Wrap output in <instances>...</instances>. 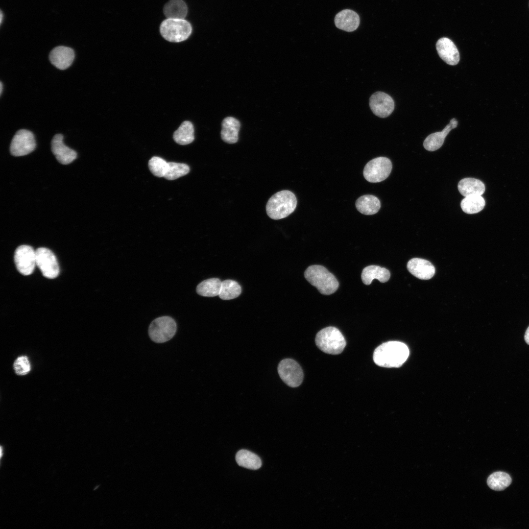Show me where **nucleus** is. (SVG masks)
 <instances>
[{"label": "nucleus", "instance_id": "b1692460", "mask_svg": "<svg viewBox=\"0 0 529 529\" xmlns=\"http://www.w3.org/2000/svg\"><path fill=\"white\" fill-rule=\"evenodd\" d=\"M173 138L176 143L180 145H187L192 143L194 139L192 123L188 120L183 121L174 132Z\"/></svg>", "mask_w": 529, "mask_h": 529}, {"label": "nucleus", "instance_id": "5701e85b", "mask_svg": "<svg viewBox=\"0 0 529 529\" xmlns=\"http://www.w3.org/2000/svg\"><path fill=\"white\" fill-rule=\"evenodd\" d=\"M164 13L167 18L184 19L188 7L183 0H170L164 6Z\"/></svg>", "mask_w": 529, "mask_h": 529}, {"label": "nucleus", "instance_id": "a878e982", "mask_svg": "<svg viewBox=\"0 0 529 529\" xmlns=\"http://www.w3.org/2000/svg\"><path fill=\"white\" fill-rule=\"evenodd\" d=\"M221 281L217 278H210L200 283L196 287L197 293L202 296L214 297L220 292Z\"/></svg>", "mask_w": 529, "mask_h": 529}, {"label": "nucleus", "instance_id": "bb28decb", "mask_svg": "<svg viewBox=\"0 0 529 529\" xmlns=\"http://www.w3.org/2000/svg\"><path fill=\"white\" fill-rule=\"evenodd\" d=\"M485 201L481 195H471L465 197L460 203L462 211L468 214H476L483 210Z\"/></svg>", "mask_w": 529, "mask_h": 529}, {"label": "nucleus", "instance_id": "7c9ffc66", "mask_svg": "<svg viewBox=\"0 0 529 529\" xmlns=\"http://www.w3.org/2000/svg\"><path fill=\"white\" fill-rule=\"evenodd\" d=\"M148 167L154 175L162 177L165 176L168 171V162L162 158L154 156L149 160Z\"/></svg>", "mask_w": 529, "mask_h": 529}, {"label": "nucleus", "instance_id": "9b49d317", "mask_svg": "<svg viewBox=\"0 0 529 529\" xmlns=\"http://www.w3.org/2000/svg\"><path fill=\"white\" fill-rule=\"evenodd\" d=\"M14 261L20 273L24 275H30L36 265V251L29 245H21L15 250Z\"/></svg>", "mask_w": 529, "mask_h": 529}, {"label": "nucleus", "instance_id": "aec40b11", "mask_svg": "<svg viewBox=\"0 0 529 529\" xmlns=\"http://www.w3.org/2000/svg\"><path fill=\"white\" fill-rule=\"evenodd\" d=\"M390 277V273L388 270L375 265L364 268L361 274L362 281L366 285H370L374 279L381 283H385L389 279Z\"/></svg>", "mask_w": 529, "mask_h": 529}, {"label": "nucleus", "instance_id": "423d86ee", "mask_svg": "<svg viewBox=\"0 0 529 529\" xmlns=\"http://www.w3.org/2000/svg\"><path fill=\"white\" fill-rule=\"evenodd\" d=\"M175 321L168 316L159 317L153 320L148 328V335L154 342L161 343L171 339L176 332Z\"/></svg>", "mask_w": 529, "mask_h": 529}, {"label": "nucleus", "instance_id": "393cba45", "mask_svg": "<svg viewBox=\"0 0 529 529\" xmlns=\"http://www.w3.org/2000/svg\"><path fill=\"white\" fill-rule=\"evenodd\" d=\"M236 460L239 465L249 469L257 470L262 466L260 458L247 450L238 451L236 456Z\"/></svg>", "mask_w": 529, "mask_h": 529}, {"label": "nucleus", "instance_id": "6ab92c4d", "mask_svg": "<svg viewBox=\"0 0 529 529\" xmlns=\"http://www.w3.org/2000/svg\"><path fill=\"white\" fill-rule=\"evenodd\" d=\"M240 124L235 118L228 117L222 122L221 137L222 140L228 144H235L238 141V133Z\"/></svg>", "mask_w": 529, "mask_h": 529}, {"label": "nucleus", "instance_id": "1a4fd4ad", "mask_svg": "<svg viewBox=\"0 0 529 529\" xmlns=\"http://www.w3.org/2000/svg\"><path fill=\"white\" fill-rule=\"evenodd\" d=\"M36 265L46 278L53 279L59 273V267L55 255L49 249L40 247L36 250Z\"/></svg>", "mask_w": 529, "mask_h": 529}, {"label": "nucleus", "instance_id": "72a5a7b5", "mask_svg": "<svg viewBox=\"0 0 529 529\" xmlns=\"http://www.w3.org/2000/svg\"><path fill=\"white\" fill-rule=\"evenodd\" d=\"M2 17H3L2 12L1 11H0V24H1V22H2Z\"/></svg>", "mask_w": 529, "mask_h": 529}, {"label": "nucleus", "instance_id": "ddd939ff", "mask_svg": "<svg viewBox=\"0 0 529 529\" xmlns=\"http://www.w3.org/2000/svg\"><path fill=\"white\" fill-rule=\"evenodd\" d=\"M51 148L56 159L62 164H70L76 158V152L64 144L63 136L61 134H57L53 136L51 142Z\"/></svg>", "mask_w": 529, "mask_h": 529}, {"label": "nucleus", "instance_id": "39448f33", "mask_svg": "<svg viewBox=\"0 0 529 529\" xmlns=\"http://www.w3.org/2000/svg\"><path fill=\"white\" fill-rule=\"evenodd\" d=\"M160 31L166 40L178 43L187 40L192 32L191 24L187 20L167 18L161 24Z\"/></svg>", "mask_w": 529, "mask_h": 529}, {"label": "nucleus", "instance_id": "f8f14e48", "mask_svg": "<svg viewBox=\"0 0 529 529\" xmlns=\"http://www.w3.org/2000/svg\"><path fill=\"white\" fill-rule=\"evenodd\" d=\"M369 106L376 116L384 118L392 113L395 104L393 98L389 95L383 92H377L370 96Z\"/></svg>", "mask_w": 529, "mask_h": 529}, {"label": "nucleus", "instance_id": "f3484780", "mask_svg": "<svg viewBox=\"0 0 529 529\" xmlns=\"http://www.w3.org/2000/svg\"><path fill=\"white\" fill-rule=\"evenodd\" d=\"M457 124L456 119L453 118L442 131L430 134L424 141V148L430 151H433L440 148L447 135L452 129L457 127Z\"/></svg>", "mask_w": 529, "mask_h": 529}, {"label": "nucleus", "instance_id": "c756f323", "mask_svg": "<svg viewBox=\"0 0 529 529\" xmlns=\"http://www.w3.org/2000/svg\"><path fill=\"white\" fill-rule=\"evenodd\" d=\"M189 171L190 168L185 164L168 162V169L164 177L173 180L187 174Z\"/></svg>", "mask_w": 529, "mask_h": 529}, {"label": "nucleus", "instance_id": "20e7f679", "mask_svg": "<svg viewBox=\"0 0 529 529\" xmlns=\"http://www.w3.org/2000/svg\"><path fill=\"white\" fill-rule=\"evenodd\" d=\"M315 341L323 352L332 355L340 354L346 346V341L341 332L334 327H328L318 332Z\"/></svg>", "mask_w": 529, "mask_h": 529}, {"label": "nucleus", "instance_id": "a211bd4d", "mask_svg": "<svg viewBox=\"0 0 529 529\" xmlns=\"http://www.w3.org/2000/svg\"><path fill=\"white\" fill-rule=\"evenodd\" d=\"M336 26L346 31L356 30L360 24V18L355 11L345 9L338 13L335 18Z\"/></svg>", "mask_w": 529, "mask_h": 529}, {"label": "nucleus", "instance_id": "473e14b6", "mask_svg": "<svg viewBox=\"0 0 529 529\" xmlns=\"http://www.w3.org/2000/svg\"><path fill=\"white\" fill-rule=\"evenodd\" d=\"M524 338L526 343L529 345V326L525 332Z\"/></svg>", "mask_w": 529, "mask_h": 529}, {"label": "nucleus", "instance_id": "412c9836", "mask_svg": "<svg viewBox=\"0 0 529 529\" xmlns=\"http://www.w3.org/2000/svg\"><path fill=\"white\" fill-rule=\"evenodd\" d=\"M457 187L459 192L465 197L475 195H481L485 190L483 183L474 178H465L461 179L458 182Z\"/></svg>", "mask_w": 529, "mask_h": 529}, {"label": "nucleus", "instance_id": "2eb2a0df", "mask_svg": "<svg viewBox=\"0 0 529 529\" xmlns=\"http://www.w3.org/2000/svg\"><path fill=\"white\" fill-rule=\"evenodd\" d=\"M436 48L439 57L447 64L454 66L459 62L458 50L450 39L445 37L439 39L436 42Z\"/></svg>", "mask_w": 529, "mask_h": 529}, {"label": "nucleus", "instance_id": "4be33fe9", "mask_svg": "<svg viewBox=\"0 0 529 529\" xmlns=\"http://www.w3.org/2000/svg\"><path fill=\"white\" fill-rule=\"evenodd\" d=\"M357 210L365 215L376 214L381 208L380 200L375 196L367 194L360 197L356 202Z\"/></svg>", "mask_w": 529, "mask_h": 529}, {"label": "nucleus", "instance_id": "f257e3e1", "mask_svg": "<svg viewBox=\"0 0 529 529\" xmlns=\"http://www.w3.org/2000/svg\"><path fill=\"white\" fill-rule=\"evenodd\" d=\"M409 355V350L405 343L389 341L375 349L373 359L375 364L381 367H399L406 361Z\"/></svg>", "mask_w": 529, "mask_h": 529}, {"label": "nucleus", "instance_id": "f704fd0d", "mask_svg": "<svg viewBox=\"0 0 529 529\" xmlns=\"http://www.w3.org/2000/svg\"><path fill=\"white\" fill-rule=\"evenodd\" d=\"M0 95H1V93H2V82H0Z\"/></svg>", "mask_w": 529, "mask_h": 529}, {"label": "nucleus", "instance_id": "2f4dec72", "mask_svg": "<svg viewBox=\"0 0 529 529\" xmlns=\"http://www.w3.org/2000/svg\"><path fill=\"white\" fill-rule=\"evenodd\" d=\"M14 368L16 373L19 375H24L30 370L29 361L26 356L18 357L14 362Z\"/></svg>", "mask_w": 529, "mask_h": 529}, {"label": "nucleus", "instance_id": "6e6552de", "mask_svg": "<svg viewBox=\"0 0 529 529\" xmlns=\"http://www.w3.org/2000/svg\"><path fill=\"white\" fill-rule=\"evenodd\" d=\"M277 369L281 379L288 386L296 387L302 383L304 378L302 369L294 360L287 358L282 360Z\"/></svg>", "mask_w": 529, "mask_h": 529}, {"label": "nucleus", "instance_id": "dca6fc26", "mask_svg": "<svg viewBox=\"0 0 529 529\" xmlns=\"http://www.w3.org/2000/svg\"><path fill=\"white\" fill-rule=\"evenodd\" d=\"M407 268L411 274L422 280L430 279L435 273V268L432 264L421 258L410 260L407 264Z\"/></svg>", "mask_w": 529, "mask_h": 529}, {"label": "nucleus", "instance_id": "c85d7f7f", "mask_svg": "<svg viewBox=\"0 0 529 529\" xmlns=\"http://www.w3.org/2000/svg\"><path fill=\"white\" fill-rule=\"evenodd\" d=\"M241 292L240 286L235 281L226 280L221 282L219 297L222 300H231L238 297Z\"/></svg>", "mask_w": 529, "mask_h": 529}, {"label": "nucleus", "instance_id": "0eeeda50", "mask_svg": "<svg viewBox=\"0 0 529 529\" xmlns=\"http://www.w3.org/2000/svg\"><path fill=\"white\" fill-rule=\"evenodd\" d=\"M391 161L385 157L375 158L368 162L364 168V178L371 183H378L386 179L392 170Z\"/></svg>", "mask_w": 529, "mask_h": 529}, {"label": "nucleus", "instance_id": "4468645a", "mask_svg": "<svg viewBox=\"0 0 529 529\" xmlns=\"http://www.w3.org/2000/svg\"><path fill=\"white\" fill-rule=\"evenodd\" d=\"M75 55L73 49L65 46H58L50 52L49 59L51 63L57 69L64 70L72 63Z\"/></svg>", "mask_w": 529, "mask_h": 529}, {"label": "nucleus", "instance_id": "f03ea898", "mask_svg": "<svg viewBox=\"0 0 529 529\" xmlns=\"http://www.w3.org/2000/svg\"><path fill=\"white\" fill-rule=\"evenodd\" d=\"M297 199L293 192L283 190L273 195L268 200L266 211L268 216L275 220L287 217L295 210Z\"/></svg>", "mask_w": 529, "mask_h": 529}, {"label": "nucleus", "instance_id": "7ed1b4c3", "mask_svg": "<svg viewBox=\"0 0 529 529\" xmlns=\"http://www.w3.org/2000/svg\"><path fill=\"white\" fill-rule=\"evenodd\" d=\"M306 279L324 295H330L338 289L339 283L335 276L320 265L309 266L304 272Z\"/></svg>", "mask_w": 529, "mask_h": 529}, {"label": "nucleus", "instance_id": "9d476101", "mask_svg": "<svg viewBox=\"0 0 529 529\" xmlns=\"http://www.w3.org/2000/svg\"><path fill=\"white\" fill-rule=\"evenodd\" d=\"M35 147L36 143L33 133L25 129H21L13 137L10 151L13 156H22L33 151Z\"/></svg>", "mask_w": 529, "mask_h": 529}, {"label": "nucleus", "instance_id": "cd10ccee", "mask_svg": "<svg viewBox=\"0 0 529 529\" xmlns=\"http://www.w3.org/2000/svg\"><path fill=\"white\" fill-rule=\"evenodd\" d=\"M511 478L507 473L498 471L491 474L487 480L488 486L495 491H502L507 487L511 483Z\"/></svg>", "mask_w": 529, "mask_h": 529}]
</instances>
